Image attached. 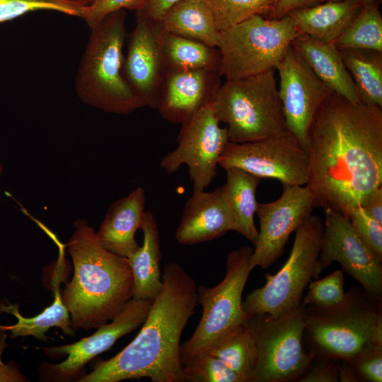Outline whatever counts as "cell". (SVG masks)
Listing matches in <instances>:
<instances>
[{"label": "cell", "mask_w": 382, "mask_h": 382, "mask_svg": "<svg viewBox=\"0 0 382 382\" xmlns=\"http://www.w3.org/2000/svg\"><path fill=\"white\" fill-rule=\"evenodd\" d=\"M306 151L314 206L347 217L382 186V110L331 92L310 125Z\"/></svg>", "instance_id": "6da1fadb"}, {"label": "cell", "mask_w": 382, "mask_h": 382, "mask_svg": "<svg viewBox=\"0 0 382 382\" xmlns=\"http://www.w3.org/2000/svg\"><path fill=\"white\" fill-rule=\"evenodd\" d=\"M162 287L136 337L112 358L98 363L79 382H119L149 378L184 382L180 338L199 305L194 279L179 264H166Z\"/></svg>", "instance_id": "7a4b0ae2"}, {"label": "cell", "mask_w": 382, "mask_h": 382, "mask_svg": "<svg viewBox=\"0 0 382 382\" xmlns=\"http://www.w3.org/2000/svg\"><path fill=\"white\" fill-rule=\"evenodd\" d=\"M69 243L74 275L62 298L74 330H91L110 321L132 299L127 258L103 247L86 219L73 222Z\"/></svg>", "instance_id": "3957f363"}, {"label": "cell", "mask_w": 382, "mask_h": 382, "mask_svg": "<svg viewBox=\"0 0 382 382\" xmlns=\"http://www.w3.org/2000/svg\"><path fill=\"white\" fill-rule=\"evenodd\" d=\"M126 11L109 13L91 28L74 81L84 103L105 112L127 115L144 107L125 80L122 66Z\"/></svg>", "instance_id": "277c9868"}, {"label": "cell", "mask_w": 382, "mask_h": 382, "mask_svg": "<svg viewBox=\"0 0 382 382\" xmlns=\"http://www.w3.org/2000/svg\"><path fill=\"white\" fill-rule=\"evenodd\" d=\"M304 326L313 354L349 359L368 347L382 345L381 301L361 286L352 288L333 306H305Z\"/></svg>", "instance_id": "5b68a950"}, {"label": "cell", "mask_w": 382, "mask_h": 382, "mask_svg": "<svg viewBox=\"0 0 382 382\" xmlns=\"http://www.w3.org/2000/svg\"><path fill=\"white\" fill-rule=\"evenodd\" d=\"M274 70L226 80L214 94L210 103L219 121L226 125L229 141L244 143L291 134Z\"/></svg>", "instance_id": "8992f818"}, {"label": "cell", "mask_w": 382, "mask_h": 382, "mask_svg": "<svg viewBox=\"0 0 382 382\" xmlns=\"http://www.w3.org/2000/svg\"><path fill=\"white\" fill-rule=\"evenodd\" d=\"M299 34L289 15L279 18L250 16L220 33V75L226 80L235 79L275 69Z\"/></svg>", "instance_id": "52a82bcc"}, {"label": "cell", "mask_w": 382, "mask_h": 382, "mask_svg": "<svg viewBox=\"0 0 382 382\" xmlns=\"http://www.w3.org/2000/svg\"><path fill=\"white\" fill-rule=\"evenodd\" d=\"M323 231L321 218L311 214L295 231L291 251L284 265L274 274H267L265 284L243 301L248 318L258 314L278 318L302 303L305 289L321 273L318 257Z\"/></svg>", "instance_id": "ba28073f"}, {"label": "cell", "mask_w": 382, "mask_h": 382, "mask_svg": "<svg viewBox=\"0 0 382 382\" xmlns=\"http://www.w3.org/2000/svg\"><path fill=\"white\" fill-rule=\"evenodd\" d=\"M305 306L301 303L284 315L272 318L254 315L246 322L256 348V360L249 382H285L299 379L313 354L303 345Z\"/></svg>", "instance_id": "9c48e42d"}, {"label": "cell", "mask_w": 382, "mask_h": 382, "mask_svg": "<svg viewBox=\"0 0 382 382\" xmlns=\"http://www.w3.org/2000/svg\"><path fill=\"white\" fill-rule=\"evenodd\" d=\"M252 253L250 246L230 251L226 255L224 279L212 287L197 286L202 314L191 337L180 346L183 365L226 332L246 323L248 317L243 309L242 295L251 272L249 265Z\"/></svg>", "instance_id": "30bf717a"}, {"label": "cell", "mask_w": 382, "mask_h": 382, "mask_svg": "<svg viewBox=\"0 0 382 382\" xmlns=\"http://www.w3.org/2000/svg\"><path fill=\"white\" fill-rule=\"evenodd\" d=\"M208 103L181 124L176 148L165 155L160 167L170 174L186 165L193 191L204 190L217 173L219 160L229 141L226 127H221Z\"/></svg>", "instance_id": "8fae6325"}, {"label": "cell", "mask_w": 382, "mask_h": 382, "mask_svg": "<svg viewBox=\"0 0 382 382\" xmlns=\"http://www.w3.org/2000/svg\"><path fill=\"white\" fill-rule=\"evenodd\" d=\"M219 166L237 168L259 178H274L283 185H306L308 178L307 151L292 134L244 143L228 141Z\"/></svg>", "instance_id": "7c38bea8"}, {"label": "cell", "mask_w": 382, "mask_h": 382, "mask_svg": "<svg viewBox=\"0 0 382 382\" xmlns=\"http://www.w3.org/2000/svg\"><path fill=\"white\" fill-rule=\"evenodd\" d=\"M323 210L325 221L318 257L320 272L337 262L368 294L381 301L382 262L360 238L348 217L332 209Z\"/></svg>", "instance_id": "4fadbf2b"}, {"label": "cell", "mask_w": 382, "mask_h": 382, "mask_svg": "<svg viewBox=\"0 0 382 382\" xmlns=\"http://www.w3.org/2000/svg\"><path fill=\"white\" fill-rule=\"evenodd\" d=\"M313 207V197L306 185H283L277 199L258 203L255 214L259 230L250 270L256 267L267 269L279 259L291 234L310 217Z\"/></svg>", "instance_id": "5bb4252c"}, {"label": "cell", "mask_w": 382, "mask_h": 382, "mask_svg": "<svg viewBox=\"0 0 382 382\" xmlns=\"http://www.w3.org/2000/svg\"><path fill=\"white\" fill-rule=\"evenodd\" d=\"M275 69L279 74L278 94L287 127L306 149L310 125L332 91L316 76L292 45Z\"/></svg>", "instance_id": "9a60e30c"}, {"label": "cell", "mask_w": 382, "mask_h": 382, "mask_svg": "<svg viewBox=\"0 0 382 382\" xmlns=\"http://www.w3.org/2000/svg\"><path fill=\"white\" fill-rule=\"evenodd\" d=\"M153 300L130 299L110 320L91 336L70 345L42 348L50 356L66 359L57 364L43 365L41 374L50 381H68L80 373L90 360L109 349L118 339L142 325Z\"/></svg>", "instance_id": "2e32d148"}, {"label": "cell", "mask_w": 382, "mask_h": 382, "mask_svg": "<svg viewBox=\"0 0 382 382\" xmlns=\"http://www.w3.org/2000/svg\"><path fill=\"white\" fill-rule=\"evenodd\" d=\"M161 28L143 11H136V23L129 36L123 76L144 107L156 108L165 71L161 46Z\"/></svg>", "instance_id": "e0dca14e"}, {"label": "cell", "mask_w": 382, "mask_h": 382, "mask_svg": "<svg viewBox=\"0 0 382 382\" xmlns=\"http://www.w3.org/2000/svg\"><path fill=\"white\" fill-rule=\"evenodd\" d=\"M221 77L216 69H166L156 109L164 120L181 125L211 102Z\"/></svg>", "instance_id": "ac0fdd59"}, {"label": "cell", "mask_w": 382, "mask_h": 382, "mask_svg": "<svg viewBox=\"0 0 382 382\" xmlns=\"http://www.w3.org/2000/svg\"><path fill=\"white\" fill-rule=\"evenodd\" d=\"M233 231L221 186L212 192L193 191L187 200L175 237L182 245H195Z\"/></svg>", "instance_id": "d6986e66"}, {"label": "cell", "mask_w": 382, "mask_h": 382, "mask_svg": "<svg viewBox=\"0 0 382 382\" xmlns=\"http://www.w3.org/2000/svg\"><path fill=\"white\" fill-rule=\"evenodd\" d=\"M145 204V190L142 187H137L111 204L96 232L103 248L125 257L139 249L140 245L136 241L135 234L141 228Z\"/></svg>", "instance_id": "ffe728a7"}, {"label": "cell", "mask_w": 382, "mask_h": 382, "mask_svg": "<svg viewBox=\"0 0 382 382\" xmlns=\"http://www.w3.org/2000/svg\"><path fill=\"white\" fill-rule=\"evenodd\" d=\"M291 45L316 76L333 93L359 103L354 83L339 50L331 42L299 33Z\"/></svg>", "instance_id": "44dd1931"}, {"label": "cell", "mask_w": 382, "mask_h": 382, "mask_svg": "<svg viewBox=\"0 0 382 382\" xmlns=\"http://www.w3.org/2000/svg\"><path fill=\"white\" fill-rule=\"evenodd\" d=\"M141 229L143 243L127 258L132 276V299L153 300L162 287L158 227L154 214L146 211Z\"/></svg>", "instance_id": "7402d4cb"}, {"label": "cell", "mask_w": 382, "mask_h": 382, "mask_svg": "<svg viewBox=\"0 0 382 382\" xmlns=\"http://www.w3.org/2000/svg\"><path fill=\"white\" fill-rule=\"evenodd\" d=\"M59 256L57 261V272L54 279V300L38 315L26 318L21 315L18 304H12L6 301V304L0 303V313H9L15 316L18 321L14 325H0V331H9L11 338L19 336H33L40 340L46 341L48 337L45 332L52 327L59 328L64 335L72 336L74 330L69 311L64 305L60 291L61 266L64 257V247L57 241Z\"/></svg>", "instance_id": "603a6c76"}, {"label": "cell", "mask_w": 382, "mask_h": 382, "mask_svg": "<svg viewBox=\"0 0 382 382\" xmlns=\"http://www.w3.org/2000/svg\"><path fill=\"white\" fill-rule=\"evenodd\" d=\"M361 6L354 0L326 1L295 10L288 15L292 18L299 33L332 43Z\"/></svg>", "instance_id": "cb8c5ba5"}, {"label": "cell", "mask_w": 382, "mask_h": 382, "mask_svg": "<svg viewBox=\"0 0 382 382\" xmlns=\"http://www.w3.org/2000/svg\"><path fill=\"white\" fill-rule=\"evenodd\" d=\"M224 170L226 179L221 189L232 220L233 231L254 244L258 233L254 216L258 204L256 190L260 178L237 168Z\"/></svg>", "instance_id": "d4e9b609"}, {"label": "cell", "mask_w": 382, "mask_h": 382, "mask_svg": "<svg viewBox=\"0 0 382 382\" xmlns=\"http://www.w3.org/2000/svg\"><path fill=\"white\" fill-rule=\"evenodd\" d=\"M158 23L167 33L218 47L220 32L204 0H182L176 3Z\"/></svg>", "instance_id": "484cf974"}, {"label": "cell", "mask_w": 382, "mask_h": 382, "mask_svg": "<svg viewBox=\"0 0 382 382\" xmlns=\"http://www.w3.org/2000/svg\"><path fill=\"white\" fill-rule=\"evenodd\" d=\"M354 83L359 101L382 107V52L364 49L339 50Z\"/></svg>", "instance_id": "4316f807"}, {"label": "cell", "mask_w": 382, "mask_h": 382, "mask_svg": "<svg viewBox=\"0 0 382 382\" xmlns=\"http://www.w3.org/2000/svg\"><path fill=\"white\" fill-rule=\"evenodd\" d=\"M161 46L166 69L219 71L221 55L217 47L167 33L162 29Z\"/></svg>", "instance_id": "83f0119b"}, {"label": "cell", "mask_w": 382, "mask_h": 382, "mask_svg": "<svg viewBox=\"0 0 382 382\" xmlns=\"http://www.w3.org/2000/svg\"><path fill=\"white\" fill-rule=\"evenodd\" d=\"M249 382L256 360V348L253 336L246 325H239L226 332L206 349Z\"/></svg>", "instance_id": "f1b7e54d"}, {"label": "cell", "mask_w": 382, "mask_h": 382, "mask_svg": "<svg viewBox=\"0 0 382 382\" xmlns=\"http://www.w3.org/2000/svg\"><path fill=\"white\" fill-rule=\"evenodd\" d=\"M379 1L363 5L332 42L338 50L364 49L382 52V15Z\"/></svg>", "instance_id": "f546056e"}, {"label": "cell", "mask_w": 382, "mask_h": 382, "mask_svg": "<svg viewBox=\"0 0 382 382\" xmlns=\"http://www.w3.org/2000/svg\"><path fill=\"white\" fill-rule=\"evenodd\" d=\"M221 33L254 15H268L276 0H204Z\"/></svg>", "instance_id": "4dcf8cb0"}, {"label": "cell", "mask_w": 382, "mask_h": 382, "mask_svg": "<svg viewBox=\"0 0 382 382\" xmlns=\"http://www.w3.org/2000/svg\"><path fill=\"white\" fill-rule=\"evenodd\" d=\"M183 378L187 382H243L224 361L206 351L194 354L183 364Z\"/></svg>", "instance_id": "1f68e13d"}, {"label": "cell", "mask_w": 382, "mask_h": 382, "mask_svg": "<svg viewBox=\"0 0 382 382\" xmlns=\"http://www.w3.org/2000/svg\"><path fill=\"white\" fill-rule=\"evenodd\" d=\"M85 4L76 0H0V23L35 11H52L82 18Z\"/></svg>", "instance_id": "d6a6232c"}, {"label": "cell", "mask_w": 382, "mask_h": 382, "mask_svg": "<svg viewBox=\"0 0 382 382\" xmlns=\"http://www.w3.org/2000/svg\"><path fill=\"white\" fill-rule=\"evenodd\" d=\"M308 291L302 300L304 306L330 307L341 302L345 296L344 274L340 270L322 278L311 280Z\"/></svg>", "instance_id": "836d02e7"}, {"label": "cell", "mask_w": 382, "mask_h": 382, "mask_svg": "<svg viewBox=\"0 0 382 382\" xmlns=\"http://www.w3.org/2000/svg\"><path fill=\"white\" fill-rule=\"evenodd\" d=\"M348 219L356 233L382 262V224L357 207L352 209Z\"/></svg>", "instance_id": "e575fe53"}, {"label": "cell", "mask_w": 382, "mask_h": 382, "mask_svg": "<svg viewBox=\"0 0 382 382\" xmlns=\"http://www.w3.org/2000/svg\"><path fill=\"white\" fill-rule=\"evenodd\" d=\"M347 360L357 380L382 381V345L368 347Z\"/></svg>", "instance_id": "d590c367"}, {"label": "cell", "mask_w": 382, "mask_h": 382, "mask_svg": "<svg viewBox=\"0 0 382 382\" xmlns=\"http://www.w3.org/2000/svg\"><path fill=\"white\" fill-rule=\"evenodd\" d=\"M148 1L149 0H98L93 4L82 7V19L91 28L105 16L114 11L121 9L142 11Z\"/></svg>", "instance_id": "8d00e7d4"}, {"label": "cell", "mask_w": 382, "mask_h": 382, "mask_svg": "<svg viewBox=\"0 0 382 382\" xmlns=\"http://www.w3.org/2000/svg\"><path fill=\"white\" fill-rule=\"evenodd\" d=\"M318 362L311 363L299 378L300 382H337L339 378L338 359L319 355Z\"/></svg>", "instance_id": "74e56055"}, {"label": "cell", "mask_w": 382, "mask_h": 382, "mask_svg": "<svg viewBox=\"0 0 382 382\" xmlns=\"http://www.w3.org/2000/svg\"><path fill=\"white\" fill-rule=\"evenodd\" d=\"M8 334L6 331H0V382H26L29 381L13 362L4 363L1 355L4 350L8 346L6 342Z\"/></svg>", "instance_id": "f35d334b"}, {"label": "cell", "mask_w": 382, "mask_h": 382, "mask_svg": "<svg viewBox=\"0 0 382 382\" xmlns=\"http://www.w3.org/2000/svg\"><path fill=\"white\" fill-rule=\"evenodd\" d=\"M323 2V0H276V2L267 15L270 18H279L287 16L291 12L311 6Z\"/></svg>", "instance_id": "ab89813d"}, {"label": "cell", "mask_w": 382, "mask_h": 382, "mask_svg": "<svg viewBox=\"0 0 382 382\" xmlns=\"http://www.w3.org/2000/svg\"><path fill=\"white\" fill-rule=\"evenodd\" d=\"M360 207L371 217L382 224V186L368 193Z\"/></svg>", "instance_id": "60d3db41"}, {"label": "cell", "mask_w": 382, "mask_h": 382, "mask_svg": "<svg viewBox=\"0 0 382 382\" xmlns=\"http://www.w3.org/2000/svg\"><path fill=\"white\" fill-rule=\"evenodd\" d=\"M182 0H149L144 13L151 20L159 23L168 9Z\"/></svg>", "instance_id": "b9f144b4"}, {"label": "cell", "mask_w": 382, "mask_h": 382, "mask_svg": "<svg viewBox=\"0 0 382 382\" xmlns=\"http://www.w3.org/2000/svg\"><path fill=\"white\" fill-rule=\"evenodd\" d=\"M342 1V0H323V1ZM354 1H357V2L361 4L362 6L367 4H371V3H375L378 1L381 2V0H354Z\"/></svg>", "instance_id": "7bdbcfd3"}, {"label": "cell", "mask_w": 382, "mask_h": 382, "mask_svg": "<svg viewBox=\"0 0 382 382\" xmlns=\"http://www.w3.org/2000/svg\"><path fill=\"white\" fill-rule=\"evenodd\" d=\"M98 0H87V5L93 4L96 2Z\"/></svg>", "instance_id": "ee69618b"}, {"label": "cell", "mask_w": 382, "mask_h": 382, "mask_svg": "<svg viewBox=\"0 0 382 382\" xmlns=\"http://www.w3.org/2000/svg\"><path fill=\"white\" fill-rule=\"evenodd\" d=\"M76 1H79V2H81V3H82V4H85V5L88 4H87V0H76Z\"/></svg>", "instance_id": "f6af8a7d"}, {"label": "cell", "mask_w": 382, "mask_h": 382, "mask_svg": "<svg viewBox=\"0 0 382 382\" xmlns=\"http://www.w3.org/2000/svg\"><path fill=\"white\" fill-rule=\"evenodd\" d=\"M3 170H4L3 166H2L1 163H0V176H1V173H2V172H3Z\"/></svg>", "instance_id": "bcb514c9"}]
</instances>
